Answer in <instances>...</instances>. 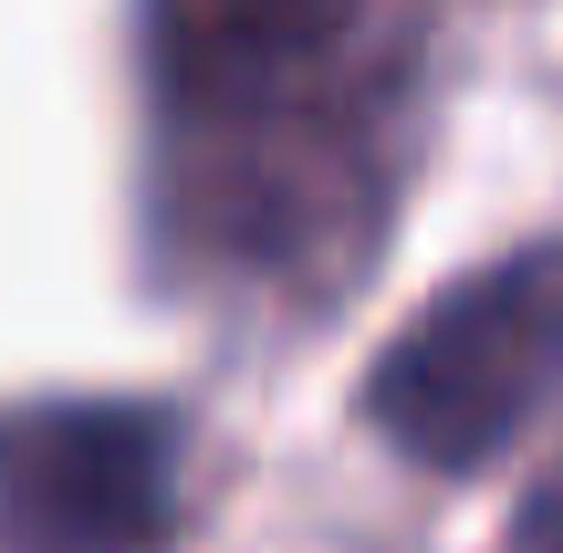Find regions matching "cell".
Returning a JSON list of instances; mask_svg holds the SVG:
<instances>
[{"label":"cell","instance_id":"1","mask_svg":"<svg viewBox=\"0 0 563 553\" xmlns=\"http://www.w3.org/2000/svg\"><path fill=\"white\" fill-rule=\"evenodd\" d=\"M418 0H136L146 230L199 292L355 283L418 115Z\"/></svg>","mask_w":563,"mask_h":553},{"label":"cell","instance_id":"4","mask_svg":"<svg viewBox=\"0 0 563 553\" xmlns=\"http://www.w3.org/2000/svg\"><path fill=\"white\" fill-rule=\"evenodd\" d=\"M511 553H563V460H553L543 480H532L522 522H511Z\"/></svg>","mask_w":563,"mask_h":553},{"label":"cell","instance_id":"2","mask_svg":"<svg viewBox=\"0 0 563 553\" xmlns=\"http://www.w3.org/2000/svg\"><path fill=\"white\" fill-rule=\"evenodd\" d=\"M563 397V241L501 251L428 313L365 376V418L418 471H481Z\"/></svg>","mask_w":563,"mask_h":553},{"label":"cell","instance_id":"3","mask_svg":"<svg viewBox=\"0 0 563 553\" xmlns=\"http://www.w3.org/2000/svg\"><path fill=\"white\" fill-rule=\"evenodd\" d=\"M178 512V439L157 408L32 397L0 408V553H157Z\"/></svg>","mask_w":563,"mask_h":553}]
</instances>
